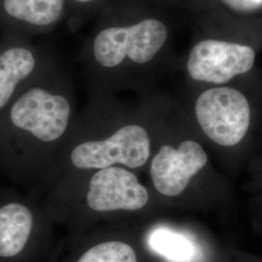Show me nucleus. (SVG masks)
Here are the masks:
<instances>
[{"mask_svg":"<svg viewBox=\"0 0 262 262\" xmlns=\"http://www.w3.org/2000/svg\"><path fill=\"white\" fill-rule=\"evenodd\" d=\"M69 70L62 59L21 90L0 114V162L23 182L56 176V149L73 120Z\"/></svg>","mask_w":262,"mask_h":262,"instance_id":"nucleus-1","label":"nucleus"},{"mask_svg":"<svg viewBox=\"0 0 262 262\" xmlns=\"http://www.w3.org/2000/svg\"><path fill=\"white\" fill-rule=\"evenodd\" d=\"M184 23L187 19L178 11L110 0L94 19L78 60L94 78L119 80L175 56L177 32Z\"/></svg>","mask_w":262,"mask_h":262,"instance_id":"nucleus-2","label":"nucleus"},{"mask_svg":"<svg viewBox=\"0 0 262 262\" xmlns=\"http://www.w3.org/2000/svg\"><path fill=\"white\" fill-rule=\"evenodd\" d=\"M185 54L187 76L197 83L227 84L253 72L262 53V28L191 26Z\"/></svg>","mask_w":262,"mask_h":262,"instance_id":"nucleus-3","label":"nucleus"},{"mask_svg":"<svg viewBox=\"0 0 262 262\" xmlns=\"http://www.w3.org/2000/svg\"><path fill=\"white\" fill-rule=\"evenodd\" d=\"M194 113L207 136L225 147H233L243 141L253 119V108L247 94L227 84L202 91L195 100Z\"/></svg>","mask_w":262,"mask_h":262,"instance_id":"nucleus-4","label":"nucleus"},{"mask_svg":"<svg viewBox=\"0 0 262 262\" xmlns=\"http://www.w3.org/2000/svg\"><path fill=\"white\" fill-rule=\"evenodd\" d=\"M55 46L35 43L31 38L1 35L0 39V114L21 90L60 59Z\"/></svg>","mask_w":262,"mask_h":262,"instance_id":"nucleus-5","label":"nucleus"},{"mask_svg":"<svg viewBox=\"0 0 262 262\" xmlns=\"http://www.w3.org/2000/svg\"><path fill=\"white\" fill-rule=\"evenodd\" d=\"M150 148V137L143 126L125 124L103 140L78 144L69 158L71 164L81 170H99L114 164L137 168L147 162Z\"/></svg>","mask_w":262,"mask_h":262,"instance_id":"nucleus-6","label":"nucleus"},{"mask_svg":"<svg viewBox=\"0 0 262 262\" xmlns=\"http://www.w3.org/2000/svg\"><path fill=\"white\" fill-rule=\"evenodd\" d=\"M85 200L89 208L94 212L136 211L148 203L149 193L132 172L111 166L94 173Z\"/></svg>","mask_w":262,"mask_h":262,"instance_id":"nucleus-7","label":"nucleus"},{"mask_svg":"<svg viewBox=\"0 0 262 262\" xmlns=\"http://www.w3.org/2000/svg\"><path fill=\"white\" fill-rule=\"evenodd\" d=\"M66 0H0L1 35H47L67 19Z\"/></svg>","mask_w":262,"mask_h":262,"instance_id":"nucleus-8","label":"nucleus"},{"mask_svg":"<svg viewBox=\"0 0 262 262\" xmlns=\"http://www.w3.org/2000/svg\"><path fill=\"white\" fill-rule=\"evenodd\" d=\"M206 162L205 150L194 141H184L178 149L163 146L150 165L154 186L163 195H180Z\"/></svg>","mask_w":262,"mask_h":262,"instance_id":"nucleus-9","label":"nucleus"},{"mask_svg":"<svg viewBox=\"0 0 262 262\" xmlns=\"http://www.w3.org/2000/svg\"><path fill=\"white\" fill-rule=\"evenodd\" d=\"M30 203L9 200L0 204V262L26 258L37 243L42 223Z\"/></svg>","mask_w":262,"mask_h":262,"instance_id":"nucleus-10","label":"nucleus"},{"mask_svg":"<svg viewBox=\"0 0 262 262\" xmlns=\"http://www.w3.org/2000/svg\"><path fill=\"white\" fill-rule=\"evenodd\" d=\"M181 13L190 26L262 28V0H187Z\"/></svg>","mask_w":262,"mask_h":262,"instance_id":"nucleus-11","label":"nucleus"},{"mask_svg":"<svg viewBox=\"0 0 262 262\" xmlns=\"http://www.w3.org/2000/svg\"><path fill=\"white\" fill-rule=\"evenodd\" d=\"M150 249L170 261L191 262L196 257L195 245L186 235L168 228H157L148 238Z\"/></svg>","mask_w":262,"mask_h":262,"instance_id":"nucleus-12","label":"nucleus"},{"mask_svg":"<svg viewBox=\"0 0 262 262\" xmlns=\"http://www.w3.org/2000/svg\"><path fill=\"white\" fill-rule=\"evenodd\" d=\"M76 262H138L136 253L128 244L107 241L88 249Z\"/></svg>","mask_w":262,"mask_h":262,"instance_id":"nucleus-13","label":"nucleus"},{"mask_svg":"<svg viewBox=\"0 0 262 262\" xmlns=\"http://www.w3.org/2000/svg\"><path fill=\"white\" fill-rule=\"evenodd\" d=\"M67 19L66 24L70 31L75 32L103 9L110 0H66Z\"/></svg>","mask_w":262,"mask_h":262,"instance_id":"nucleus-14","label":"nucleus"},{"mask_svg":"<svg viewBox=\"0 0 262 262\" xmlns=\"http://www.w3.org/2000/svg\"><path fill=\"white\" fill-rule=\"evenodd\" d=\"M147 7L181 12L187 0H123Z\"/></svg>","mask_w":262,"mask_h":262,"instance_id":"nucleus-15","label":"nucleus"}]
</instances>
